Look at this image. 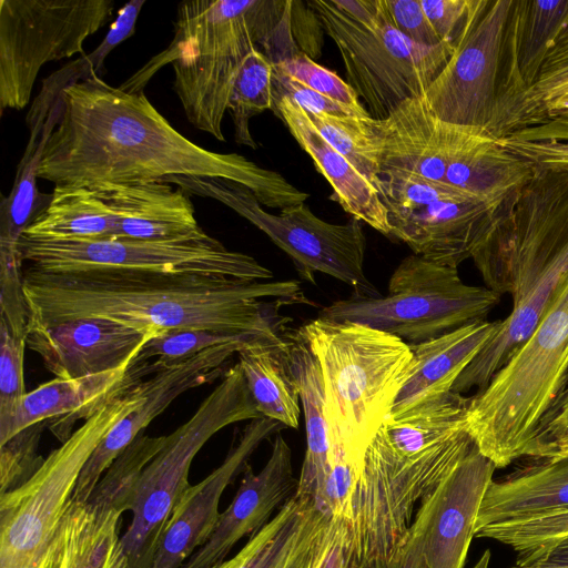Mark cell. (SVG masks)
<instances>
[{
	"label": "cell",
	"instance_id": "1",
	"mask_svg": "<svg viewBox=\"0 0 568 568\" xmlns=\"http://www.w3.org/2000/svg\"><path fill=\"white\" fill-rule=\"evenodd\" d=\"M60 99V115L37 170L54 186L99 191L171 176H210L240 183L262 205L281 211L310 196L243 155L210 151L186 139L144 91L128 92L92 75L68 87Z\"/></svg>",
	"mask_w": 568,
	"mask_h": 568
},
{
	"label": "cell",
	"instance_id": "2",
	"mask_svg": "<svg viewBox=\"0 0 568 568\" xmlns=\"http://www.w3.org/2000/svg\"><path fill=\"white\" fill-rule=\"evenodd\" d=\"M30 327L99 317L162 333L210 329L281 341L283 305L311 304L296 281H244L205 275L108 272L50 274L26 270Z\"/></svg>",
	"mask_w": 568,
	"mask_h": 568
},
{
	"label": "cell",
	"instance_id": "3",
	"mask_svg": "<svg viewBox=\"0 0 568 568\" xmlns=\"http://www.w3.org/2000/svg\"><path fill=\"white\" fill-rule=\"evenodd\" d=\"M473 261L486 287L511 297V311L456 381L458 394L486 387L568 275V166L537 164Z\"/></svg>",
	"mask_w": 568,
	"mask_h": 568
},
{
	"label": "cell",
	"instance_id": "4",
	"mask_svg": "<svg viewBox=\"0 0 568 568\" xmlns=\"http://www.w3.org/2000/svg\"><path fill=\"white\" fill-rule=\"evenodd\" d=\"M293 1L192 0L176 9L174 37L120 88L141 92L165 64L187 120L225 141L222 121L235 79L248 53L261 51L274 64L298 52L291 36Z\"/></svg>",
	"mask_w": 568,
	"mask_h": 568
},
{
	"label": "cell",
	"instance_id": "5",
	"mask_svg": "<svg viewBox=\"0 0 568 568\" xmlns=\"http://www.w3.org/2000/svg\"><path fill=\"white\" fill-rule=\"evenodd\" d=\"M300 329L321 368L329 448L343 450L361 475L365 453L410 374V346L355 322L317 317Z\"/></svg>",
	"mask_w": 568,
	"mask_h": 568
},
{
	"label": "cell",
	"instance_id": "6",
	"mask_svg": "<svg viewBox=\"0 0 568 568\" xmlns=\"http://www.w3.org/2000/svg\"><path fill=\"white\" fill-rule=\"evenodd\" d=\"M568 382V275L526 341L470 397L466 430L496 468L528 456L537 426Z\"/></svg>",
	"mask_w": 568,
	"mask_h": 568
},
{
	"label": "cell",
	"instance_id": "7",
	"mask_svg": "<svg viewBox=\"0 0 568 568\" xmlns=\"http://www.w3.org/2000/svg\"><path fill=\"white\" fill-rule=\"evenodd\" d=\"M475 445L466 429L412 456L397 453L381 429L369 444L343 521L346 568H381L407 535L418 501Z\"/></svg>",
	"mask_w": 568,
	"mask_h": 568
},
{
	"label": "cell",
	"instance_id": "8",
	"mask_svg": "<svg viewBox=\"0 0 568 568\" xmlns=\"http://www.w3.org/2000/svg\"><path fill=\"white\" fill-rule=\"evenodd\" d=\"M141 381L128 373L30 478L0 494V568H39L89 458L110 428L142 402Z\"/></svg>",
	"mask_w": 568,
	"mask_h": 568
},
{
	"label": "cell",
	"instance_id": "9",
	"mask_svg": "<svg viewBox=\"0 0 568 568\" xmlns=\"http://www.w3.org/2000/svg\"><path fill=\"white\" fill-rule=\"evenodd\" d=\"M262 417L236 363L191 418L166 436L164 447L145 467L130 510L131 523L121 536L130 568L151 567L173 509L190 486L192 460L204 444L231 424Z\"/></svg>",
	"mask_w": 568,
	"mask_h": 568
},
{
	"label": "cell",
	"instance_id": "10",
	"mask_svg": "<svg viewBox=\"0 0 568 568\" xmlns=\"http://www.w3.org/2000/svg\"><path fill=\"white\" fill-rule=\"evenodd\" d=\"M499 300L488 287L464 283L457 268L413 253L393 272L387 295L352 294L323 307L318 317L364 324L418 344L486 320Z\"/></svg>",
	"mask_w": 568,
	"mask_h": 568
},
{
	"label": "cell",
	"instance_id": "11",
	"mask_svg": "<svg viewBox=\"0 0 568 568\" xmlns=\"http://www.w3.org/2000/svg\"><path fill=\"white\" fill-rule=\"evenodd\" d=\"M19 248L27 270L50 274L108 272L136 275H205L244 281L273 277L251 255L231 251L204 230L196 235L163 242L108 239L97 241H37L21 237Z\"/></svg>",
	"mask_w": 568,
	"mask_h": 568
},
{
	"label": "cell",
	"instance_id": "12",
	"mask_svg": "<svg viewBox=\"0 0 568 568\" xmlns=\"http://www.w3.org/2000/svg\"><path fill=\"white\" fill-rule=\"evenodd\" d=\"M307 4L335 42L347 83L376 120L386 119L403 102L423 97L456 49L450 43L425 47L412 41L394 26L387 9L376 27L367 28L353 22L331 0Z\"/></svg>",
	"mask_w": 568,
	"mask_h": 568
},
{
	"label": "cell",
	"instance_id": "13",
	"mask_svg": "<svg viewBox=\"0 0 568 568\" xmlns=\"http://www.w3.org/2000/svg\"><path fill=\"white\" fill-rule=\"evenodd\" d=\"M163 182L190 194L213 197L234 210L284 251L305 281L314 284L315 273H324L349 285L355 296H381L364 272L366 239L358 220L328 223L305 203L271 214L250 189L224 178L171 176Z\"/></svg>",
	"mask_w": 568,
	"mask_h": 568
},
{
	"label": "cell",
	"instance_id": "14",
	"mask_svg": "<svg viewBox=\"0 0 568 568\" xmlns=\"http://www.w3.org/2000/svg\"><path fill=\"white\" fill-rule=\"evenodd\" d=\"M113 0H1L0 109L22 110L41 68L83 53L112 17Z\"/></svg>",
	"mask_w": 568,
	"mask_h": 568
},
{
	"label": "cell",
	"instance_id": "15",
	"mask_svg": "<svg viewBox=\"0 0 568 568\" xmlns=\"http://www.w3.org/2000/svg\"><path fill=\"white\" fill-rule=\"evenodd\" d=\"M514 0H470L455 52L424 98L443 121L491 132L506 92Z\"/></svg>",
	"mask_w": 568,
	"mask_h": 568
},
{
	"label": "cell",
	"instance_id": "16",
	"mask_svg": "<svg viewBox=\"0 0 568 568\" xmlns=\"http://www.w3.org/2000/svg\"><path fill=\"white\" fill-rule=\"evenodd\" d=\"M514 200L496 205L449 186L419 205H387L390 235L416 255L458 268L483 246Z\"/></svg>",
	"mask_w": 568,
	"mask_h": 568
},
{
	"label": "cell",
	"instance_id": "17",
	"mask_svg": "<svg viewBox=\"0 0 568 568\" xmlns=\"http://www.w3.org/2000/svg\"><path fill=\"white\" fill-rule=\"evenodd\" d=\"M264 341L221 344L182 362L172 364L141 381L143 399L131 413L116 422L100 442L82 469L71 500L87 503L113 460L143 433L146 426L184 392L222 377L235 353Z\"/></svg>",
	"mask_w": 568,
	"mask_h": 568
},
{
	"label": "cell",
	"instance_id": "18",
	"mask_svg": "<svg viewBox=\"0 0 568 568\" xmlns=\"http://www.w3.org/2000/svg\"><path fill=\"white\" fill-rule=\"evenodd\" d=\"M159 333L99 317H80L30 327L27 347L58 378H77L131 365Z\"/></svg>",
	"mask_w": 568,
	"mask_h": 568
},
{
	"label": "cell",
	"instance_id": "19",
	"mask_svg": "<svg viewBox=\"0 0 568 568\" xmlns=\"http://www.w3.org/2000/svg\"><path fill=\"white\" fill-rule=\"evenodd\" d=\"M285 426L274 419H252L232 445L224 462L209 476L190 485L176 503L150 568H180L212 536L221 513L223 491L244 469L258 445Z\"/></svg>",
	"mask_w": 568,
	"mask_h": 568
},
{
	"label": "cell",
	"instance_id": "20",
	"mask_svg": "<svg viewBox=\"0 0 568 568\" xmlns=\"http://www.w3.org/2000/svg\"><path fill=\"white\" fill-rule=\"evenodd\" d=\"M495 470V464L474 445L422 500L427 511L423 568H464L478 510Z\"/></svg>",
	"mask_w": 568,
	"mask_h": 568
},
{
	"label": "cell",
	"instance_id": "21",
	"mask_svg": "<svg viewBox=\"0 0 568 568\" xmlns=\"http://www.w3.org/2000/svg\"><path fill=\"white\" fill-rule=\"evenodd\" d=\"M298 479L292 465V450L276 433L265 466L254 473L248 463L243 469L240 487L229 507L221 513L210 539L180 568H211L225 560L240 539L254 535L296 491Z\"/></svg>",
	"mask_w": 568,
	"mask_h": 568
},
{
	"label": "cell",
	"instance_id": "22",
	"mask_svg": "<svg viewBox=\"0 0 568 568\" xmlns=\"http://www.w3.org/2000/svg\"><path fill=\"white\" fill-rule=\"evenodd\" d=\"M381 174L400 172L443 182L460 130L437 118L424 95L397 106L386 119L369 120Z\"/></svg>",
	"mask_w": 568,
	"mask_h": 568
},
{
	"label": "cell",
	"instance_id": "23",
	"mask_svg": "<svg viewBox=\"0 0 568 568\" xmlns=\"http://www.w3.org/2000/svg\"><path fill=\"white\" fill-rule=\"evenodd\" d=\"M116 217L114 239L163 242L199 234L190 193L163 181L132 182L95 191Z\"/></svg>",
	"mask_w": 568,
	"mask_h": 568
},
{
	"label": "cell",
	"instance_id": "24",
	"mask_svg": "<svg viewBox=\"0 0 568 568\" xmlns=\"http://www.w3.org/2000/svg\"><path fill=\"white\" fill-rule=\"evenodd\" d=\"M273 111L329 183L333 190L331 199L352 217L390 236L387 209L378 190L320 134L304 109L290 98L281 97L274 99Z\"/></svg>",
	"mask_w": 568,
	"mask_h": 568
},
{
	"label": "cell",
	"instance_id": "25",
	"mask_svg": "<svg viewBox=\"0 0 568 568\" xmlns=\"http://www.w3.org/2000/svg\"><path fill=\"white\" fill-rule=\"evenodd\" d=\"M499 322L475 321L435 338L409 344L412 371L389 417L402 416L453 392L460 374L495 335Z\"/></svg>",
	"mask_w": 568,
	"mask_h": 568
},
{
	"label": "cell",
	"instance_id": "26",
	"mask_svg": "<svg viewBox=\"0 0 568 568\" xmlns=\"http://www.w3.org/2000/svg\"><path fill=\"white\" fill-rule=\"evenodd\" d=\"M568 28V0H514L507 41L506 92L495 135L511 103L536 81L541 65Z\"/></svg>",
	"mask_w": 568,
	"mask_h": 568
},
{
	"label": "cell",
	"instance_id": "27",
	"mask_svg": "<svg viewBox=\"0 0 568 568\" xmlns=\"http://www.w3.org/2000/svg\"><path fill=\"white\" fill-rule=\"evenodd\" d=\"M493 480L481 500L475 532L489 525L568 510V456Z\"/></svg>",
	"mask_w": 568,
	"mask_h": 568
},
{
	"label": "cell",
	"instance_id": "28",
	"mask_svg": "<svg viewBox=\"0 0 568 568\" xmlns=\"http://www.w3.org/2000/svg\"><path fill=\"white\" fill-rule=\"evenodd\" d=\"M282 337L285 358L300 393L306 430V452L295 495L308 497L315 503L329 474V439L322 373L300 328L285 331Z\"/></svg>",
	"mask_w": 568,
	"mask_h": 568
},
{
	"label": "cell",
	"instance_id": "29",
	"mask_svg": "<svg viewBox=\"0 0 568 568\" xmlns=\"http://www.w3.org/2000/svg\"><path fill=\"white\" fill-rule=\"evenodd\" d=\"M130 365L77 377L53 378L27 393L13 423L11 437L33 424L54 418L50 430L63 443L77 419L85 418L97 405L128 377ZM10 437V438H11Z\"/></svg>",
	"mask_w": 568,
	"mask_h": 568
},
{
	"label": "cell",
	"instance_id": "30",
	"mask_svg": "<svg viewBox=\"0 0 568 568\" xmlns=\"http://www.w3.org/2000/svg\"><path fill=\"white\" fill-rule=\"evenodd\" d=\"M51 194L50 203L21 237L53 242L115 237L116 217L95 191L54 186Z\"/></svg>",
	"mask_w": 568,
	"mask_h": 568
},
{
	"label": "cell",
	"instance_id": "31",
	"mask_svg": "<svg viewBox=\"0 0 568 568\" xmlns=\"http://www.w3.org/2000/svg\"><path fill=\"white\" fill-rule=\"evenodd\" d=\"M257 412L298 428L301 399L281 341H264L239 352V362Z\"/></svg>",
	"mask_w": 568,
	"mask_h": 568
},
{
	"label": "cell",
	"instance_id": "32",
	"mask_svg": "<svg viewBox=\"0 0 568 568\" xmlns=\"http://www.w3.org/2000/svg\"><path fill=\"white\" fill-rule=\"evenodd\" d=\"M121 511L100 513L70 500L61 523L63 568H130L121 542Z\"/></svg>",
	"mask_w": 568,
	"mask_h": 568
},
{
	"label": "cell",
	"instance_id": "33",
	"mask_svg": "<svg viewBox=\"0 0 568 568\" xmlns=\"http://www.w3.org/2000/svg\"><path fill=\"white\" fill-rule=\"evenodd\" d=\"M145 0H132L120 8L102 42L89 54L63 65L42 81L41 89L27 112L30 135L40 136L44 123L62 92L70 85L102 73L103 61L121 42L134 34L135 24Z\"/></svg>",
	"mask_w": 568,
	"mask_h": 568
},
{
	"label": "cell",
	"instance_id": "34",
	"mask_svg": "<svg viewBox=\"0 0 568 568\" xmlns=\"http://www.w3.org/2000/svg\"><path fill=\"white\" fill-rule=\"evenodd\" d=\"M470 397L449 392L398 417H388L382 429L390 446L412 456L466 429Z\"/></svg>",
	"mask_w": 568,
	"mask_h": 568
},
{
	"label": "cell",
	"instance_id": "35",
	"mask_svg": "<svg viewBox=\"0 0 568 568\" xmlns=\"http://www.w3.org/2000/svg\"><path fill=\"white\" fill-rule=\"evenodd\" d=\"M568 108V28L547 54L534 84L509 106L495 136L541 124Z\"/></svg>",
	"mask_w": 568,
	"mask_h": 568
},
{
	"label": "cell",
	"instance_id": "36",
	"mask_svg": "<svg viewBox=\"0 0 568 568\" xmlns=\"http://www.w3.org/2000/svg\"><path fill=\"white\" fill-rule=\"evenodd\" d=\"M61 110V100L54 104L44 123L37 145H27L17 168L13 187L0 203V251L18 252L24 230L47 207L52 194H43L37 186V170L47 140L54 129Z\"/></svg>",
	"mask_w": 568,
	"mask_h": 568
},
{
	"label": "cell",
	"instance_id": "37",
	"mask_svg": "<svg viewBox=\"0 0 568 568\" xmlns=\"http://www.w3.org/2000/svg\"><path fill=\"white\" fill-rule=\"evenodd\" d=\"M316 511L311 498L294 494L222 568H282Z\"/></svg>",
	"mask_w": 568,
	"mask_h": 568
},
{
	"label": "cell",
	"instance_id": "38",
	"mask_svg": "<svg viewBox=\"0 0 568 568\" xmlns=\"http://www.w3.org/2000/svg\"><path fill=\"white\" fill-rule=\"evenodd\" d=\"M165 443L166 436L139 435L103 473L87 504L100 513L130 511L145 467Z\"/></svg>",
	"mask_w": 568,
	"mask_h": 568
},
{
	"label": "cell",
	"instance_id": "39",
	"mask_svg": "<svg viewBox=\"0 0 568 568\" xmlns=\"http://www.w3.org/2000/svg\"><path fill=\"white\" fill-rule=\"evenodd\" d=\"M265 110H274L273 64L261 49L255 48L245 58L227 102L237 144L256 148L248 123Z\"/></svg>",
	"mask_w": 568,
	"mask_h": 568
},
{
	"label": "cell",
	"instance_id": "40",
	"mask_svg": "<svg viewBox=\"0 0 568 568\" xmlns=\"http://www.w3.org/2000/svg\"><path fill=\"white\" fill-rule=\"evenodd\" d=\"M241 341L271 339L256 335H236L210 329H169L152 337L143 345L132 361L130 369L142 378L209 348Z\"/></svg>",
	"mask_w": 568,
	"mask_h": 568
},
{
	"label": "cell",
	"instance_id": "41",
	"mask_svg": "<svg viewBox=\"0 0 568 568\" xmlns=\"http://www.w3.org/2000/svg\"><path fill=\"white\" fill-rule=\"evenodd\" d=\"M568 536V510L541 517L489 525L475 532L510 547L517 566L532 564L545 550Z\"/></svg>",
	"mask_w": 568,
	"mask_h": 568
},
{
	"label": "cell",
	"instance_id": "42",
	"mask_svg": "<svg viewBox=\"0 0 568 568\" xmlns=\"http://www.w3.org/2000/svg\"><path fill=\"white\" fill-rule=\"evenodd\" d=\"M305 113L320 134L376 187L381 165L369 126L372 118L333 116L306 111Z\"/></svg>",
	"mask_w": 568,
	"mask_h": 568
},
{
	"label": "cell",
	"instance_id": "43",
	"mask_svg": "<svg viewBox=\"0 0 568 568\" xmlns=\"http://www.w3.org/2000/svg\"><path fill=\"white\" fill-rule=\"evenodd\" d=\"M26 348V338L14 336L0 317V445L11 437L14 419L27 395Z\"/></svg>",
	"mask_w": 568,
	"mask_h": 568
},
{
	"label": "cell",
	"instance_id": "44",
	"mask_svg": "<svg viewBox=\"0 0 568 568\" xmlns=\"http://www.w3.org/2000/svg\"><path fill=\"white\" fill-rule=\"evenodd\" d=\"M499 139L507 149L531 162L568 166V111Z\"/></svg>",
	"mask_w": 568,
	"mask_h": 568
},
{
	"label": "cell",
	"instance_id": "45",
	"mask_svg": "<svg viewBox=\"0 0 568 568\" xmlns=\"http://www.w3.org/2000/svg\"><path fill=\"white\" fill-rule=\"evenodd\" d=\"M273 69L329 99L347 105L364 118H372L363 106L355 90L336 72L320 65L306 53L273 64Z\"/></svg>",
	"mask_w": 568,
	"mask_h": 568
},
{
	"label": "cell",
	"instance_id": "46",
	"mask_svg": "<svg viewBox=\"0 0 568 568\" xmlns=\"http://www.w3.org/2000/svg\"><path fill=\"white\" fill-rule=\"evenodd\" d=\"M47 425L48 420L28 426L0 445L1 494L20 486L43 463L39 444Z\"/></svg>",
	"mask_w": 568,
	"mask_h": 568
},
{
	"label": "cell",
	"instance_id": "47",
	"mask_svg": "<svg viewBox=\"0 0 568 568\" xmlns=\"http://www.w3.org/2000/svg\"><path fill=\"white\" fill-rule=\"evenodd\" d=\"M21 252L0 251V317L12 334L26 338L29 312L23 292Z\"/></svg>",
	"mask_w": 568,
	"mask_h": 568
},
{
	"label": "cell",
	"instance_id": "48",
	"mask_svg": "<svg viewBox=\"0 0 568 568\" xmlns=\"http://www.w3.org/2000/svg\"><path fill=\"white\" fill-rule=\"evenodd\" d=\"M568 440V382L540 419L528 456L548 459Z\"/></svg>",
	"mask_w": 568,
	"mask_h": 568
},
{
	"label": "cell",
	"instance_id": "49",
	"mask_svg": "<svg viewBox=\"0 0 568 568\" xmlns=\"http://www.w3.org/2000/svg\"><path fill=\"white\" fill-rule=\"evenodd\" d=\"M385 6L394 26L412 41L425 47L447 43L434 30L420 0H385Z\"/></svg>",
	"mask_w": 568,
	"mask_h": 568
},
{
	"label": "cell",
	"instance_id": "50",
	"mask_svg": "<svg viewBox=\"0 0 568 568\" xmlns=\"http://www.w3.org/2000/svg\"><path fill=\"white\" fill-rule=\"evenodd\" d=\"M420 3L442 41L456 45L467 21L470 0H420Z\"/></svg>",
	"mask_w": 568,
	"mask_h": 568
},
{
	"label": "cell",
	"instance_id": "51",
	"mask_svg": "<svg viewBox=\"0 0 568 568\" xmlns=\"http://www.w3.org/2000/svg\"><path fill=\"white\" fill-rule=\"evenodd\" d=\"M427 511L422 501L404 540L381 568H423V539Z\"/></svg>",
	"mask_w": 568,
	"mask_h": 568
},
{
	"label": "cell",
	"instance_id": "52",
	"mask_svg": "<svg viewBox=\"0 0 568 568\" xmlns=\"http://www.w3.org/2000/svg\"><path fill=\"white\" fill-rule=\"evenodd\" d=\"M344 523L343 520H339L333 544L322 568H346L344 556Z\"/></svg>",
	"mask_w": 568,
	"mask_h": 568
},
{
	"label": "cell",
	"instance_id": "53",
	"mask_svg": "<svg viewBox=\"0 0 568 568\" xmlns=\"http://www.w3.org/2000/svg\"><path fill=\"white\" fill-rule=\"evenodd\" d=\"M64 564V538L60 528L43 557L39 568H63Z\"/></svg>",
	"mask_w": 568,
	"mask_h": 568
},
{
	"label": "cell",
	"instance_id": "54",
	"mask_svg": "<svg viewBox=\"0 0 568 568\" xmlns=\"http://www.w3.org/2000/svg\"><path fill=\"white\" fill-rule=\"evenodd\" d=\"M532 564L568 566V536L545 550Z\"/></svg>",
	"mask_w": 568,
	"mask_h": 568
},
{
	"label": "cell",
	"instance_id": "55",
	"mask_svg": "<svg viewBox=\"0 0 568 568\" xmlns=\"http://www.w3.org/2000/svg\"><path fill=\"white\" fill-rule=\"evenodd\" d=\"M491 554L485 550L471 568H489Z\"/></svg>",
	"mask_w": 568,
	"mask_h": 568
},
{
	"label": "cell",
	"instance_id": "56",
	"mask_svg": "<svg viewBox=\"0 0 568 568\" xmlns=\"http://www.w3.org/2000/svg\"><path fill=\"white\" fill-rule=\"evenodd\" d=\"M568 456V440L558 445L551 454V458Z\"/></svg>",
	"mask_w": 568,
	"mask_h": 568
},
{
	"label": "cell",
	"instance_id": "57",
	"mask_svg": "<svg viewBox=\"0 0 568 568\" xmlns=\"http://www.w3.org/2000/svg\"><path fill=\"white\" fill-rule=\"evenodd\" d=\"M511 568H568V566H556V565H548V564H530V565H526V566L515 565Z\"/></svg>",
	"mask_w": 568,
	"mask_h": 568
},
{
	"label": "cell",
	"instance_id": "58",
	"mask_svg": "<svg viewBox=\"0 0 568 568\" xmlns=\"http://www.w3.org/2000/svg\"><path fill=\"white\" fill-rule=\"evenodd\" d=\"M211 568H222V562L212 566Z\"/></svg>",
	"mask_w": 568,
	"mask_h": 568
},
{
	"label": "cell",
	"instance_id": "59",
	"mask_svg": "<svg viewBox=\"0 0 568 568\" xmlns=\"http://www.w3.org/2000/svg\"><path fill=\"white\" fill-rule=\"evenodd\" d=\"M566 111H568V108H567V110H566Z\"/></svg>",
	"mask_w": 568,
	"mask_h": 568
}]
</instances>
